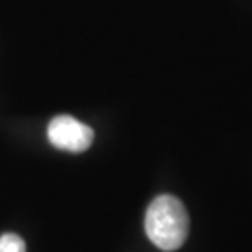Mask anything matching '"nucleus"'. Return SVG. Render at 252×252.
Returning <instances> with one entry per match:
<instances>
[{"label":"nucleus","instance_id":"nucleus-1","mask_svg":"<svg viewBox=\"0 0 252 252\" xmlns=\"http://www.w3.org/2000/svg\"><path fill=\"white\" fill-rule=\"evenodd\" d=\"M189 213L174 195H159L146 211L144 229L151 243L162 251H177L189 236Z\"/></svg>","mask_w":252,"mask_h":252},{"label":"nucleus","instance_id":"nucleus-2","mask_svg":"<svg viewBox=\"0 0 252 252\" xmlns=\"http://www.w3.org/2000/svg\"><path fill=\"white\" fill-rule=\"evenodd\" d=\"M48 138L58 149L84 153L94 143V129L69 115H59L48 126Z\"/></svg>","mask_w":252,"mask_h":252},{"label":"nucleus","instance_id":"nucleus-3","mask_svg":"<svg viewBox=\"0 0 252 252\" xmlns=\"http://www.w3.org/2000/svg\"><path fill=\"white\" fill-rule=\"evenodd\" d=\"M0 252H27V246L18 234H3L0 236Z\"/></svg>","mask_w":252,"mask_h":252}]
</instances>
